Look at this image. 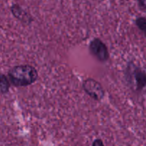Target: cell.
<instances>
[{
	"instance_id": "cell-2",
	"label": "cell",
	"mask_w": 146,
	"mask_h": 146,
	"mask_svg": "<svg viewBox=\"0 0 146 146\" xmlns=\"http://www.w3.org/2000/svg\"><path fill=\"white\" fill-rule=\"evenodd\" d=\"M125 78L128 84L135 86V91H141L146 87V72L133 62L127 66Z\"/></svg>"
},
{
	"instance_id": "cell-6",
	"label": "cell",
	"mask_w": 146,
	"mask_h": 146,
	"mask_svg": "<svg viewBox=\"0 0 146 146\" xmlns=\"http://www.w3.org/2000/svg\"><path fill=\"white\" fill-rule=\"evenodd\" d=\"M10 81L4 74H1L0 78V91L1 94H7L10 88Z\"/></svg>"
},
{
	"instance_id": "cell-1",
	"label": "cell",
	"mask_w": 146,
	"mask_h": 146,
	"mask_svg": "<svg viewBox=\"0 0 146 146\" xmlns=\"http://www.w3.org/2000/svg\"><path fill=\"white\" fill-rule=\"evenodd\" d=\"M8 78L14 86L25 87L35 83L38 78V74L36 68L31 65L21 64L9 70Z\"/></svg>"
},
{
	"instance_id": "cell-4",
	"label": "cell",
	"mask_w": 146,
	"mask_h": 146,
	"mask_svg": "<svg viewBox=\"0 0 146 146\" xmlns=\"http://www.w3.org/2000/svg\"><path fill=\"white\" fill-rule=\"evenodd\" d=\"M89 51L101 62H105L109 58L108 47L99 38H94L89 43Z\"/></svg>"
},
{
	"instance_id": "cell-8",
	"label": "cell",
	"mask_w": 146,
	"mask_h": 146,
	"mask_svg": "<svg viewBox=\"0 0 146 146\" xmlns=\"http://www.w3.org/2000/svg\"><path fill=\"white\" fill-rule=\"evenodd\" d=\"M138 6L143 11L146 13V0H139V1H138Z\"/></svg>"
},
{
	"instance_id": "cell-7",
	"label": "cell",
	"mask_w": 146,
	"mask_h": 146,
	"mask_svg": "<svg viewBox=\"0 0 146 146\" xmlns=\"http://www.w3.org/2000/svg\"><path fill=\"white\" fill-rule=\"evenodd\" d=\"M135 24L141 31L146 34V17H137L135 20Z\"/></svg>"
},
{
	"instance_id": "cell-5",
	"label": "cell",
	"mask_w": 146,
	"mask_h": 146,
	"mask_svg": "<svg viewBox=\"0 0 146 146\" xmlns=\"http://www.w3.org/2000/svg\"><path fill=\"white\" fill-rule=\"evenodd\" d=\"M11 11L13 15L26 25H29L33 21V18L26 10H24L19 4H12Z\"/></svg>"
},
{
	"instance_id": "cell-3",
	"label": "cell",
	"mask_w": 146,
	"mask_h": 146,
	"mask_svg": "<svg viewBox=\"0 0 146 146\" xmlns=\"http://www.w3.org/2000/svg\"><path fill=\"white\" fill-rule=\"evenodd\" d=\"M82 87L84 91L91 98L96 101H100L105 95V91L102 85L94 78H87L83 82Z\"/></svg>"
},
{
	"instance_id": "cell-9",
	"label": "cell",
	"mask_w": 146,
	"mask_h": 146,
	"mask_svg": "<svg viewBox=\"0 0 146 146\" xmlns=\"http://www.w3.org/2000/svg\"><path fill=\"white\" fill-rule=\"evenodd\" d=\"M91 146H105L104 144V142L100 138H96V140H94V141L93 142L92 145Z\"/></svg>"
}]
</instances>
